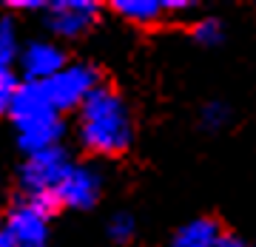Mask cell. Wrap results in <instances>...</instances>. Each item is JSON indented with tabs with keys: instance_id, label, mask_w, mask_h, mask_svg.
Instances as JSON below:
<instances>
[{
	"instance_id": "1",
	"label": "cell",
	"mask_w": 256,
	"mask_h": 247,
	"mask_svg": "<svg viewBox=\"0 0 256 247\" xmlns=\"http://www.w3.org/2000/svg\"><path fill=\"white\" fill-rule=\"evenodd\" d=\"M134 119L114 88L100 85L80 105V142L97 156H120L131 148Z\"/></svg>"
},
{
	"instance_id": "2",
	"label": "cell",
	"mask_w": 256,
	"mask_h": 247,
	"mask_svg": "<svg viewBox=\"0 0 256 247\" xmlns=\"http://www.w3.org/2000/svg\"><path fill=\"white\" fill-rule=\"evenodd\" d=\"M9 117L18 128V142L26 154L43 151L60 142L63 137V119L60 111L52 105L40 82H20L18 94L12 100Z\"/></svg>"
},
{
	"instance_id": "3",
	"label": "cell",
	"mask_w": 256,
	"mask_h": 247,
	"mask_svg": "<svg viewBox=\"0 0 256 247\" xmlns=\"http://www.w3.org/2000/svg\"><path fill=\"white\" fill-rule=\"evenodd\" d=\"M57 211L54 196H23L6 213L3 228L12 236L14 247H46L48 216Z\"/></svg>"
},
{
	"instance_id": "4",
	"label": "cell",
	"mask_w": 256,
	"mask_h": 247,
	"mask_svg": "<svg viewBox=\"0 0 256 247\" xmlns=\"http://www.w3.org/2000/svg\"><path fill=\"white\" fill-rule=\"evenodd\" d=\"M40 85H43L46 97L52 100V105L57 111H68V108H80L82 102L102 85V80H100V71L92 63L74 60V63H66L52 80L40 82Z\"/></svg>"
},
{
	"instance_id": "5",
	"label": "cell",
	"mask_w": 256,
	"mask_h": 247,
	"mask_svg": "<svg viewBox=\"0 0 256 247\" xmlns=\"http://www.w3.org/2000/svg\"><path fill=\"white\" fill-rule=\"evenodd\" d=\"M72 168V159L60 145L43 148L34 154H26V162L20 168V185L26 196H54V188Z\"/></svg>"
},
{
	"instance_id": "6",
	"label": "cell",
	"mask_w": 256,
	"mask_h": 247,
	"mask_svg": "<svg viewBox=\"0 0 256 247\" xmlns=\"http://www.w3.org/2000/svg\"><path fill=\"white\" fill-rule=\"evenodd\" d=\"M43 11H46L43 14L46 28L63 40L82 37L100 20V3L94 0H54V3H46Z\"/></svg>"
},
{
	"instance_id": "7",
	"label": "cell",
	"mask_w": 256,
	"mask_h": 247,
	"mask_svg": "<svg viewBox=\"0 0 256 247\" xmlns=\"http://www.w3.org/2000/svg\"><path fill=\"white\" fill-rule=\"evenodd\" d=\"M102 191V176L92 165H74L66 171L60 185L54 188V202L57 208H74V211H88L97 205Z\"/></svg>"
},
{
	"instance_id": "8",
	"label": "cell",
	"mask_w": 256,
	"mask_h": 247,
	"mask_svg": "<svg viewBox=\"0 0 256 247\" xmlns=\"http://www.w3.org/2000/svg\"><path fill=\"white\" fill-rule=\"evenodd\" d=\"M18 63L26 74V82H46L66 65V54L52 40H32L20 48Z\"/></svg>"
},
{
	"instance_id": "9",
	"label": "cell",
	"mask_w": 256,
	"mask_h": 247,
	"mask_svg": "<svg viewBox=\"0 0 256 247\" xmlns=\"http://www.w3.org/2000/svg\"><path fill=\"white\" fill-rule=\"evenodd\" d=\"M220 236H222L220 222L210 219V216H202V219H191L185 222L182 228H176L165 247H216Z\"/></svg>"
},
{
	"instance_id": "10",
	"label": "cell",
	"mask_w": 256,
	"mask_h": 247,
	"mask_svg": "<svg viewBox=\"0 0 256 247\" xmlns=\"http://www.w3.org/2000/svg\"><path fill=\"white\" fill-rule=\"evenodd\" d=\"M114 11L128 23L154 26L168 14V6H165V0H114Z\"/></svg>"
},
{
	"instance_id": "11",
	"label": "cell",
	"mask_w": 256,
	"mask_h": 247,
	"mask_svg": "<svg viewBox=\"0 0 256 247\" xmlns=\"http://www.w3.org/2000/svg\"><path fill=\"white\" fill-rule=\"evenodd\" d=\"M20 43H18V28L9 17H0V71H9L12 63H18Z\"/></svg>"
},
{
	"instance_id": "12",
	"label": "cell",
	"mask_w": 256,
	"mask_h": 247,
	"mask_svg": "<svg viewBox=\"0 0 256 247\" xmlns=\"http://www.w3.org/2000/svg\"><path fill=\"white\" fill-rule=\"evenodd\" d=\"M108 239L111 242H117V245H126V242H131L134 239V233H137V222H134V216L131 213H114L108 219Z\"/></svg>"
},
{
	"instance_id": "13",
	"label": "cell",
	"mask_w": 256,
	"mask_h": 247,
	"mask_svg": "<svg viewBox=\"0 0 256 247\" xmlns=\"http://www.w3.org/2000/svg\"><path fill=\"white\" fill-rule=\"evenodd\" d=\"M228 119H230V111H228L225 102H208V105H202V111H200V122H202V128L205 131L225 128Z\"/></svg>"
},
{
	"instance_id": "14",
	"label": "cell",
	"mask_w": 256,
	"mask_h": 247,
	"mask_svg": "<svg viewBox=\"0 0 256 247\" xmlns=\"http://www.w3.org/2000/svg\"><path fill=\"white\" fill-rule=\"evenodd\" d=\"M194 40L200 43V46H216V43H222V37H225V31H222V23L214 17H202L196 26H194Z\"/></svg>"
},
{
	"instance_id": "15",
	"label": "cell",
	"mask_w": 256,
	"mask_h": 247,
	"mask_svg": "<svg viewBox=\"0 0 256 247\" xmlns=\"http://www.w3.org/2000/svg\"><path fill=\"white\" fill-rule=\"evenodd\" d=\"M18 77L9 71H0V117H6L12 108V100H14V94H18Z\"/></svg>"
},
{
	"instance_id": "16",
	"label": "cell",
	"mask_w": 256,
	"mask_h": 247,
	"mask_svg": "<svg viewBox=\"0 0 256 247\" xmlns=\"http://www.w3.org/2000/svg\"><path fill=\"white\" fill-rule=\"evenodd\" d=\"M216 247H254L248 239L236 236V233H228V230H222V236H220V245Z\"/></svg>"
},
{
	"instance_id": "17",
	"label": "cell",
	"mask_w": 256,
	"mask_h": 247,
	"mask_svg": "<svg viewBox=\"0 0 256 247\" xmlns=\"http://www.w3.org/2000/svg\"><path fill=\"white\" fill-rule=\"evenodd\" d=\"M46 3L40 0H9V9L12 11H43Z\"/></svg>"
},
{
	"instance_id": "18",
	"label": "cell",
	"mask_w": 256,
	"mask_h": 247,
	"mask_svg": "<svg viewBox=\"0 0 256 247\" xmlns=\"http://www.w3.org/2000/svg\"><path fill=\"white\" fill-rule=\"evenodd\" d=\"M0 247H14V242H12V236L6 233V228L0 225Z\"/></svg>"
}]
</instances>
